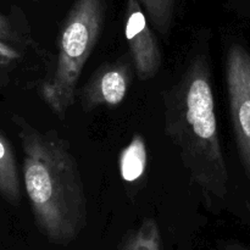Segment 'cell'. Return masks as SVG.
<instances>
[{
    "mask_svg": "<svg viewBox=\"0 0 250 250\" xmlns=\"http://www.w3.org/2000/svg\"><path fill=\"white\" fill-rule=\"evenodd\" d=\"M23 150V183L37 227L58 244L72 242L87 224V198L67 141L12 116Z\"/></svg>",
    "mask_w": 250,
    "mask_h": 250,
    "instance_id": "cell-1",
    "label": "cell"
},
{
    "mask_svg": "<svg viewBox=\"0 0 250 250\" xmlns=\"http://www.w3.org/2000/svg\"><path fill=\"white\" fill-rule=\"evenodd\" d=\"M164 100L166 136L177 146L192 181L207 197L225 198L229 172L220 142L207 54H195L189 59Z\"/></svg>",
    "mask_w": 250,
    "mask_h": 250,
    "instance_id": "cell-2",
    "label": "cell"
},
{
    "mask_svg": "<svg viewBox=\"0 0 250 250\" xmlns=\"http://www.w3.org/2000/svg\"><path fill=\"white\" fill-rule=\"evenodd\" d=\"M105 7V0H75L63 20L55 70L42 87L44 102L59 119L75 103L81 73L99 41Z\"/></svg>",
    "mask_w": 250,
    "mask_h": 250,
    "instance_id": "cell-3",
    "label": "cell"
},
{
    "mask_svg": "<svg viewBox=\"0 0 250 250\" xmlns=\"http://www.w3.org/2000/svg\"><path fill=\"white\" fill-rule=\"evenodd\" d=\"M226 83L234 138L250 180V54L239 44H232L227 51Z\"/></svg>",
    "mask_w": 250,
    "mask_h": 250,
    "instance_id": "cell-4",
    "label": "cell"
},
{
    "mask_svg": "<svg viewBox=\"0 0 250 250\" xmlns=\"http://www.w3.org/2000/svg\"><path fill=\"white\" fill-rule=\"evenodd\" d=\"M125 37L139 80L155 77L161 66L160 49L138 0L126 2Z\"/></svg>",
    "mask_w": 250,
    "mask_h": 250,
    "instance_id": "cell-5",
    "label": "cell"
},
{
    "mask_svg": "<svg viewBox=\"0 0 250 250\" xmlns=\"http://www.w3.org/2000/svg\"><path fill=\"white\" fill-rule=\"evenodd\" d=\"M131 80L132 67L128 59L103 65L81 90L83 111L89 112L99 106H119L128 93Z\"/></svg>",
    "mask_w": 250,
    "mask_h": 250,
    "instance_id": "cell-6",
    "label": "cell"
},
{
    "mask_svg": "<svg viewBox=\"0 0 250 250\" xmlns=\"http://www.w3.org/2000/svg\"><path fill=\"white\" fill-rule=\"evenodd\" d=\"M0 197L10 205L21 203V183L11 142L0 131Z\"/></svg>",
    "mask_w": 250,
    "mask_h": 250,
    "instance_id": "cell-7",
    "label": "cell"
},
{
    "mask_svg": "<svg viewBox=\"0 0 250 250\" xmlns=\"http://www.w3.org/2000/svg\"><path fill=\"white\" fill-rule=\"evenodd\" d=\"M146 146L141 134H134L128 146L121 151L119 160L120 175L127 183H134L146 173Z\"/></svg>",
    "mask_w": 250,
    "mask_h": 250,
    "instance_id": "cell-8",
    "label": "cell"
},
{
    "mask_svg": "<svg viewBox=\"0 0 250 250\" xmlns=\"http://www.w3.org/2000/svg\"><path fill=\"white\" fill-rule=\"evenodd\" d=\"M149 23L160 34L168 33L178 0H138Z\"/></svg>",
    "mask_w": 250,
    "mask_h": 250,
    "instance_id": "cell-9",
    "label": "cell"
},
{
    "mask_svg": "<svg viewBox=\"0 0 250 250\" xmlns=\"http://www.w3.org/2000/svg\"><path fill=\"white\" fill-rule=\"evenodd\" d=\"M121 250H161V239L158 225L154 220L146 219L141 226L127 237Z\"/></svg>",
    "mask_w": 250,
    "mask_h": 250,
    "instance_id": "cell-10",
    "label": "cell"
},
{
    "mask_svg": "<svg viewBox=\"0 0 250 250\" xmlns=\"http://www.w3.org/2000/svg\"><path fill=\"white\" fill-rule=\"evenodd\" d=\"M0 39L16 46L23 45L26 42L12 20L1 12H0Z\"/></svg>",
    "mask_w": 250,
    "mask_h": 250,
    "instance_id": "cell-11",
    "label": "cell"
},
{
    "mask_svg": "<svg viewBox=\"0 0 250 250\" xmlns=\"http://www.w3.org/2000/svg\"><path fill=\"white\" fill-rule=\"evenodd\" d=\"M22 58V53L16 45L6 43L0 39V68L12 66Z\"/></svg>",
    "mask_w": 250,
    "mask_h": 250,
    "instance_id": "cell-12",
    "label": "cell"
},
{
    "mask_svg": "<svg viewBox=\"0 0 250 250\" xmlns=\"http://www.w3.org/2000/svg\"><path fill=\"white\" fill-rule=\"evenodd\" d=\"M225 250H250L249 247L243 246V244H239V243H227L225 246Z\"/></svg>",
    "mask_w": 250,
    "mask_h": 250,
    "instance_id": "cell-13",
    "label": "cell"
},
{
    "mask_svg": "<svg viewBox=\"0 0 250 250\" xmlns=\"http://www.w3.org/2000/svg\"><path fill=\"white\" fill-rule=\"evenodd\" d=\"M248 1H249V2H250V0H248Z\"/></svg>",
    "mask_w": 250,
    "mask_h": 250,
    "instance_id": "cell-14",
    "label": "cell"
}]
</instances>
